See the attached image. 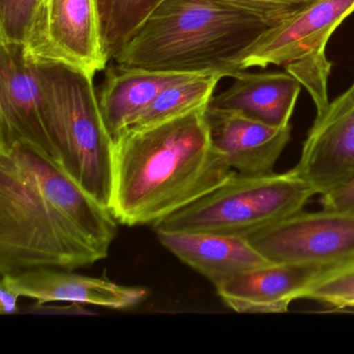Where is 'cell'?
<instances>
[{"mask_svg":"<svg viewBox=\"0 0 354 354\" xmlns=\"http://www.w3.org/2000/svg\"><path fill=\"white\" fill-rule=\"evenodd\" d=\"M18 144L57 161L41 111L36 62L24 44L0 43V150Z\"/></svg>","mask_w":354,"mask_h":354,"instance_id":"cell-9","label":"cell"},{"mask_svg":"<svg viewBox=\"0 0 354 354\" xmlns=\"http://www.w3.org/2000/svg\"><path fill=\"white\" fill-rule=\"evenodd\" d=\"M192 74L162 73L138 70H109L98 97L107 131L113 140L167 86L187 80Z\"/></svg>","mask_w":354,"mask_h":354,"instance_id":"cell-17","label":"cell"},{"mask_svg":"<svg viewBox=\"0 0 354 354\" xmlns=\"http://www.w3.org/2000/svg\"><path fill=\"white\" fill-rule=\"evenodd\" d=\"M40 1H42V0H38V3H40Z\"/></svg>","mask_w":354,"mask_h":354,"instance_id":"cell-25","label":"cell"},{"mask_svg":"<svg viewBox=\"0 0 354 354\" xmlns=\"http://www.w3.org/2000/svg\"><path fill=\"white\" fill-rule=\"evenodd\" d=\"M323 209L354 213V176L339 187L321 196Z\"/></svg>","mask_w":354,"mask_h":354,"instance_id":"cell-23","label":"cell"},{"mask_svg":"<svg viewBox=\"0 0 354 354\" xmlns=\"http://www.w3.org/2000/svg\"><path fill=\"white\" fill-rule=\"evenodd\" d=\"M324 268L271 263L235 275L216 289L223 304L237 313H285Z\"/></svg>","mask_w":354,"mask_h":354,"instance_id":"cell-15","label":"cell"},{"mask_svg":"<svg viewBox=\"0 0 354 354\" xmlns=\"http://www.w3.org/2000/svg\"><path fill=\"white\" fill-rule=\"evenodd\" d=\"M221 76L192 75L162 91L127 129L148 127L208 105Z\"/></svg>","mask_w":354,"mask_h":354,"instance_id":"cell-18","label":"cell"},{"mask_svg":"<svg viewBox=\"0 0 354 354\" xmlns=\"http://www.w3.org/2000/svg\"><path fill=\"white\" fill-rule=\"evenodd\" d=\"M13 150L34 174L42 192L59 207L66 218L101 259L109 257L119 221L111 209L88 194L57 161L26 144Z\"/></svg>","mask_w":354,"mask_h":354,"instance_id":"cell-11","label":"cell"},{"mask_svg":"<svg viewBox=\"0 0 354 354\" xmlns=\"http://www.w3.org/2000/svg\"><path fill=\"white\" fill-rule=\"evenodd\" d=\"M354 12V0H319L292 19L270 28L240 59L239 72L248 68L281 66L308 90L317 113L326 109L331 64L327 42Z\"/></svg>","mask_w":354,"mask_h":354,"instance_id":"cell-6","label":"cell"},{"mask_svg":"<svg viewBox=\"0 0 354 354\" xmlns=\"http://www.w3.org/2000/svg\"><path fill=\"white\" fill-rule=\"evenodd\" d=\"M20 296L1 279L0 281V314L14 315L19 312L18 298Z\"/></svg>","mask_w":354,"mask_h":354,"instance_id":"cell-24","label":"cell"},{"mask_svg":"<svg viewBox=\"0 0 354 354\" xmlns=\"http://www.w3.org/2000/svg\"><path fill=\"white\" fill-rule=\"evenodd\" d=\"M315 192L293 169L242 175L152 225L157 231L208 232L250 238L304 210Z\"/></svg>","mask_w":354,"mask_h":354,"instance_id":"cell-5","label":"cell"},{"mask_svg":"<svg viewBox=\"0 0 354 354\" xmlns=\"http://www.w3.org/2000/svg\"><path fill=\"white\" fill-rule=\"evenodd\" d=\"M260 16L273 26L295 17L319 0H223Z\"/></svg>","mask_w":354,"mask_h":354,"instance_id":"cell-22","label":"cell"},{"mask_svg":"<svg viewBox=\"0 0 354 354\" xmlns=\"http://www.w3.org/2000/svg\"><path fill=\"white\" fill-rule=\"evenodd\" d=\"M20 297L37 304L50 302L91 304L113 310H127L148 297V290L125 286L103 277L78 274L72 270L38 268L1 275Z\"/></svg>","mask_w":354,"mask_h":354,"instance_id":"cell-12","label":"cell"},{"mask_svg":"<svg viewBox=\"0 0 354 354\" xmlns=\"http://www.w3.org/2000/svg\"><path fill=\"white\" fill-rule=\"evenodd\" d=\"M248 239L270 262L327 268L354 259V213L302 210Z\"/></svg>","mask_w":354,"mask_h":354,"instance_id":"cell-8","label":"cell"},{"mask_svg":"<svg viewBox=\"0 0 354 354\" xmlns=\"http://www.w3.org/2000/svg\"><path fill=\"white\" fill-rule=\"evenodd\" d=\"M293 171L320 196L353 177L354 82L317 113Z\"/></svg>","mask_w":354,"mask_h":354,"instance_id":"cell-10","label":"cell"},{"mask_svg":"<svg viewBox=\"0 0 354 354\" xmlns=\"http://www.w3.org/2000/svg\"><path fill=\"white\" fill-rule=\"evenodd\" d=\"M330 308H354V259L323 269L300 294Z\"/></svg>","mask_w":354,"mask_h":354,"instance_id":"cell-20","label":"cell"},{"mask_svg":"<svg viewBox=\"0 0 354 354\" xmlns=\"http://www.w3.org/2000/svg\"><path fill=\"white\" fill-rule=\"evenodd\" d=\"M37 7L38 0H0V43L24 44Z\"/></svg>","mask_w":354,"mask_h":354,"instance_id":"cell-21","label":"cell"},{"mask_svg":"<svg viewBox=\"0 0 354 354\" xmlns=\"http://www.w3.org/2000/svg\"><path fill=\"white\" fill-rule=\"evenodd\" d=\"M235 171L215 150L207 106L113 140L111 211L128 227L154 225Z\"/></svg>","mask_w":354,"mask_h":354,"instance_id":"cell-1","label":"cell"},{"mask_svg":"<svg viewBox=\"0 0 354 354\" xmlns=\"http://www.w3.org/2000/svg\"><path fill=\"white\" fill-rule=\"evenodd\" d=\"M229 88L213 95L207 111L234 113L274 127L289 125L301 84L288 73H246L233 76Z\"/></svg>","mask_w":354,"mask_h":354,"instance_id":"cell-16","label":"cell"},{"mask_svg":"<svg viewBox=\"0 0 354 354\" xmlns=\"http://www.w3.org/2000/svg\"><path fill=\"white\" fill-rule=\"evenodd\" d=\"M215 150L235 173L265 175L274 171L291 138V126L266 125L234 113L207 111Z\"/></svg>","mask_w":354,"mask_h":354,"instance_id":"cell-13","label":"cell"},{"mask_svg":"<svg viewBox=\"0 0 354 354\" xmlns=\"http://www.w3.org/2000/svg\"><path fill=\"white\" fill-rule=\"evenodd\" d=\"M13 150H0V274L101 261Z\"/></svg>","mask_w":354,"mask_h":354,"instance_id":"cell-3","label":"cell"},{"mask_svg":"<svg viewBox=\"0 0 354 354\" xmlns=\"http://www.w3.org/2000/svg\"><path fill=\"white\" fill-rule=\"evenodd\" d=\"M159 242L215 288L245 271L271 264L248 238L208 232L157 231Z\"/></svg>","mask_w":354,"mask_h":354,"instance_id":"cell-14","label":"cell"},{"mask_svg":"<svg viewBox=\"0 0 354 354\" xmlns=\"http://www.w3.org/2000/svg\"><path fill=\"white\" fill-rule=\"evenodd\" d=\"M24 47L35 61L64 64L93 76L109 61L96 0H42Z\"/></svg>","mask_w":354,"mask_h":354,"instance_id":"cell-7","label":"cell"},{"mask_svg":"<svg viewBox=\"0 0 354 354\" xmlns=\"http://www.w3.org/2000/svg\"><path fill=\"white\" fill-rule=\"evenodd\" d=\"M274 26L223 0H165L113 61L120 70L233 77Z\"/></svg>","mask_w":354,"mask_h":354,"instance_id":"cell-2","label":"cell"},{"mask_svg":"<svg viewBox=\"0 0 354 354\" xmlns=\"http://www.w3.org/2000/svg\"><path fill=\"white\" fill-rule=\"evenodd\" d=\"M36 62L41 111L57 162L111 209L113 140L94 88V76L53 62Z\"/></svg>","mask_w":354,"mask_h":354,"instance_id":"cell-4","label":"cell"},{"mask_svg":"<svg viewBox=\"0 0 354 354\" xmlns=\"http://www.w3.org/2000/svg\"><path fill=\"white\" fill-rule=\"evenodd\" d=\"M105 53L113 59L165 0H96Z\"/></svg>","mask_w":354,"mask_h":354,"instance_id":"cell-19","label":"cell"}]
</instances>
